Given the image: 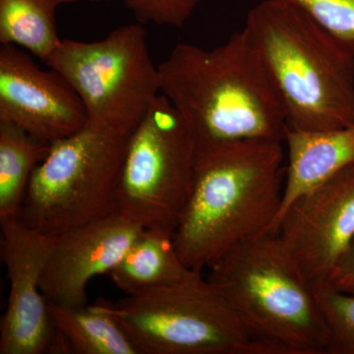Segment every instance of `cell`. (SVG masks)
Wrapping results in <instances>:
<instances>
[{
    "label": "cell",
    "mask_w": 354,
    "mask_h": 354,
    "mask_svg": "<svg viewBox=\"0 0 354 354\" xmlns=\"http://www.w3.org/2000/svg\"><path fill=\"white\" fill-rule=\"evenodd\" d=\"M271 232L313 288L328 285L354 239V165L297 197Z\"/></svg>",
    "instance_id": "9"
},
{
    "label": "cell",
    "mask_w": 354,
    "mask_h": 354,
    "mask_svg": "<svg viewBox=\"0 0 354 354\" xmlns=\"http://www.w3.org/2000/svg\"><path fill=\"white\" fill-rule=\"evenodd\" d=\"M158 68L160 93L183 116L196 152L241 140L285 142V109L245 30L213 50L177 44Z\"/></svg>",
    "instance_id": "2"
},
{
    "label": "cell",
    "mask_w": 354,
    "mask_h": 354,
    "mask_svg": "<svg viewBox=\"0 0 354 354\" xmlns=\"http://www.w3.org/2000/svg\"><path fill=\"white\" fill-rule=\"evenodd\" d=\"M251 44L271 77L291 129L354 121V55L299 7L263 0L247 15Z\"/></svg>",
    "instance_id": "3"
},
{
    "label": "cell",
    "mask_w": 354,
    "mask_h": 354,
    "mask_svg": "<svg viewBox=\"0 0 354 354\" xmlns=\"http://www.w3.org/2000/svg\"><path fill=\"white\" fill-rule=\"evenodd\" d=\"M193 271L179 257L172 235L144 230L108 274L128 295L178 283Z\"/></svg>",
    "instance_id": "14"
},
{
    "label": "cell",
    "mask_w": 354,
    "mask_h": 354,
    "mask_svg": "<svg viewBox=\"0 0 354 354\" xmlns=\"http://www.w3.org/2000/svg\"><path fill=\"white\" fill-rule=\"evenodd\" d=\"M128 136L87 124L51 142L32 172L18 221L58 236L114 213Z\"/></svg>",
    "instance_id": "6"
},
{
    "label": "cell",
    "mask_w": 354,
    "mask_h": 354,
    "mask_svg": "<svg viewBox=\"0 0 354 354\" xmlns=\"http://www.w3.org/2000/svg\"><path fill=\"white\" fill-rule=\"evenodd\" d=\"M285 142L288 160L283 201L270 232L297 197L354 165V121L346 127L314 131L288 127Z\"/></svg>",
    "instance_id": "13"
},
{
    "label": "cell",
    "mask_w": 354,
    "mask_h": 354,
    "mask_svg": "<svg viewBox=\"0 0 354 354\" xmlns=\"http://www.w3.org/2000/svg\"><path fill=\"white\" fill-rule=\"evenodd\" d=\"M67 1H68V3H72V2L79 1V0H67Z\"/></svg>",
    "instance_id": "23"
},
{
    "label": "cell",
    "mask_w": 354,
    "mask_h": 354,
    "mask_svg": "<svg viewBox=\"0 0 354 354\" xmlns=\"http://www.w3.org/2000/svg\"><path fill=\"white\" fill-rule=\"evenodd\" d=\"M95 305L118 323L138 354H264L202 272Z\"/></svg>",
    "instance_id": "5"
},
{
    "label": "cell",
    "mask_w": 354,
    "mask_h": 354,
    "mask_svg": "<svg viewBox=\"0 0 354 354\" xmlns=\"http://www.w3.org/2000/svg\"><path fill=\"white\" fill-rule=\"evenodd\" d=\"M88 1H92V2H104V1H109V0H88Z\"/></svg>",
    "instance_id": "22"
},
{
    "label": "cell",
    "mask_w": 354,
    "mask_h": 354,
    "mask_svg": "<svg viewBox=\"0 0 354 354\" xmlns=\"http://www.w3.org/2000/svg\"><path fill=\"white\" fill-rule=\"evenodd\" d=\"M67 0H0V43L21 46L46 64L62 39L55 11Z\"/></svg>",
    "instance_id": "17"
},
{
    "label": "cell",
    "mask_w": 354,
    "mask_h": 354,
    "mask_svg": "<svg viewBox=\"0 0 354 354\" xmlns=\"http://www.w3.org/2000/svg\"><path fill=\"white\" fill-rule=\"evenodd\" d=\"M46 64L74 88L88 124L116 134L128 136L162 94L140 23L121 26L99 41L62 39Z\"/></svg>",
    "instance_id": "7"
},
{
    "label": "cell",
    "mask_w": 354,
    "mask_h": 354,
    "mask_svg": "<svg viewBox=\"0 0 354 354\" xmlns=\"http://www.w3.org/2000/svg\"><path fill=\"white\" fill-rule=\"evenodd\" d=\"M314 291L329 329L327 354H354V295L329 285Z\"/></svg>",
    "instance_id": "18"
},
{
    "label": "cell",
    "mask_w": 354,
    "mask_h": 354,
    "mask_svg": "<svg viewBox=\"0 0 354 354\" xmlns=\"http://www.w3.org/2000/svg\"><path fill=\"white\" fill-rule=\"evenodd\" d=\"M283 142L248 139L198 151L174 234L183 264L202 272L242 242L270 232L283 201Z\"/></svg>",
    "instance_id": "1"
},
{
    "label": "cell",
    "mask_w": 354,
    "mask_h": 354,
    "mask_svg": "<svg viewBox=\"0 0 354 354\" xmlns=\"http://www.w3.org/2000/svg\"><path fill=\"white\" fill-rule=\"evenodd\" d=\"M51 143L0 120V221L18 218L32 172Z\"/></svg>",
    "instance_id": "15"
},
{
    "label": "cell",
    "mask_w": 354,
    "mask_h": 354,
    "mask_svg": "<svg viewBox=\"0 0 354 354\" xmlns=\"http://www.w3.org/2000/svg\"><path fill=\"white\" fill-rule=\"evenodd\" d=\"M140 24L183 27L203 0H121Z\"/></svg>",
    "instance_id": "20"
},
{
    "label": "cell",
    "mask_w": 354,
    "mask_h": 354,
    "mask_svg": "<svg viewBox=\"0 0 354 354\" xmlns=\"http://www.w3.org/2000/svg\"><path fill=\"white\" fill-rule=\"evenodd\" d=\"M0 225L1 259L9 281L0 325V354L48 353L55 330L41 278L57 236L26 227L18 218L0 221Z\"/></svg>",
    "instance_id": "10"
},
{
    "label": "cell",
    "mask_w": 354,
    "mask_h": 354,
    "mask_svg": "<svg viewBox=\"0 0 354 354\" xmlns=\"http://www.w3.org/2000/svg\"><path fill=\"white\" fill-rule=\"evenodd\" d=\"M48 309L53 329L71 353L138 354L118 323L95 304L67 307L48 302Z\"/></svg>",
    "instance_id": "16"
},
{
    "label": "cell",
    "mask_w": 354,
    "mask_h": 354,
    "mask_svg": "<svg viewBox=\"0 0 354 354\" xmlns=\"http://www.w3.org/2000/svg\"><path fill=\"white\" fill-rule=\"evenodd\" d=\"M328 285L335 290L354 295V239L335 268Z\"/></svg>",
    "instance_id": "21"
},
{
    "label": "cell",
    "mask_w": 354,
    "mask_h": 354,
    "mask_svg": "<svg viewBox=\"0 0 354 354\" xmlns=\"http://www.w3.org/2000/svg\"><path fill=\"white\" fill-rule=\"evenodd\" d=\"M209 269L207 279L264 354H327L329 329L314 288L278 234L242 242Z\"/></svg>",
    "instance_id": "4"
},
{
    "label": "cell",
    "mask_w": 354,
    "mask_h": 354,
    "mask_svg": "<svg viewBox=\"0 0 354 354\" xmlns=\"http://www.w3.org/2000/svg\"><path fill=\"white\" fill-rule=\"evenodd\" d=\"M196 146L183 116L160 94L130 133L115 192V213L174 236L188 195Z\"/></svg>",
    "instance_id": "8"
},
{
    "label": "cell",
    "mask_w": 354,
    "mask_h": 354,
    "mask_svg": "<svg viewBox=\"0 0 354 354\" xmlns=\"http://www.w3.org/2000/svg\"><path fill=\"white\" fill-rule=\"evenodd\" d=\"M299 7L354 55V0H286Z\"/></svg>",
    "instance_id": "19"
},
{
    "label": "cell",
    "mask_w": 354,
    "mask_h": 354,
    "mask_svg": "<svg viewBox=\"0 0 354 354\" xmlns=\"http://www.w3.org/2000/svg\"><path fill=\"white\" fill-rule=\"evenodd\" d=\"M0 120L50 143L88 124L85 106L64 76L41 69L11 44L0 48Z\"/></svg>",
    "instance_id": "11"
},
{
    "label": "cell",
    "mask_w": 354,
    "mask_h": 354,
    "mask_svg": "<svg viewBox=\"0 0 354 354\" xmlns=\"http://www.w3.org/2000/svg\"><path fill=\"white\" fill-rule=\"evenodd\" d=\"M143 230L114 212L58 235L41 274L44 297L62 306H87L88 281L109 274Z\"/></svg>",
    "instance_id": "12"
}]
</instances>
